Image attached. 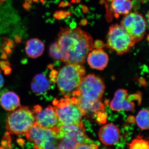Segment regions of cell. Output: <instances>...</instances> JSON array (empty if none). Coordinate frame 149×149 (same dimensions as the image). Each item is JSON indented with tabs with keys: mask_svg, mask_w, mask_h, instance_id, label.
Masks as SVG:
<instances>
[{
	"mask_svg": "<svg viewBox=\"0 0 149 149\" xmlns=\"http://www.w3.org/2000/svg\"><path fill=\"white\" fill-rule=\"evenodd\" d=\"M35 123L32 110L27 107H20L8 114L6 128L9 134L23 135L27 133Z\"/></svg>",
	"mask_w": 149,
	"mask_h": 149,
	"instance_id": "4",
	"label": "cell"
},
{
	"mask_svg": "<svg viewBox=\"0 0 149 149\" xmlns=\"http://www.w3.org/2000/svg\"><path fill=\"white\" fill-rule=\"evenodd\" d=\"M4 85V78L0 70V89L2 88Z\"/></svg>",
	"mask_w": 149,
	"mask_h": 149,
	"instance_id": "24",
	"label": "cell"
},
{
	"mask_svg": "<svg viewBox=\"0 0 149 149\" xmlns=\"http://www.w3.org/2000/svg\"><path fill=\"white\" fill-rule=\"evenodd\" d=\"M75 149H99V146L93 143H82L78 144Z\"/></svg>",
	"mask_w": 149,
	"mask_h": 149,
	"instance_id": "21",
	"label": "cell"
},
{
	"mask_svg": "<svg viewBox=\"0 0 149 149\" xmlns=\"http://www.w3.org/2000/svg\"><path fill=\"white\" fill-rule=\"evenodd\" d=\"M60 140L58 149H75L82 143L93 141L86 135L84 127L72 124H62L58 128Z\"/></svg>",
	"mask_w": 149,
	"mask_h": 149,
	"instance_id": "7",
	"label": "cell"
},
{
	"mask_svg": "<svg viewBox=\"0 0 149 149\" xmlns=\"http://www.w3.org/2000/svg\"><path fill=\"white\" fill-rule=\"evenodd\" d=\"M49 54L51 57L54 59L61 61V54L59 47L56 41L52 43L50 46Z\"/></svg>",
	"mask_w": 149,
	"mask_h": 149,
	"instance_id": "20",
	"label": "cell"
},
{
	"mask_svg": "<svg viewBox=\"0 0 149 149\" xmlns=\"http://www.w3.org/2000/svg\"><path fill=\"white\" fill-rule=\"evenodd\" d=\"M6 0H0V5H1V4L3 3Z\"/></svg>",
	"mask_w": 149,
	"mask_h": 149,
	"instance_id": "25",
	"label": "cell"
},
{
	"mask_svg": "<svg viewBox=\"0 0 149 149\" xmlns=\"http://www.w3.org/2000/svg\"><path fill=\"white\" fill-rule=\"evenodd\" d=\"M135 44L136 42L121 25L113 24L109 27L107 35V46L118 55L128 52Z\"/></svg>",
	"mask_w": 149,
	"mask_h": 149,
	"instance_id": "8",
	"label": "cell"
},
{
	"mask_svg": "<svg viewBox=\"0 0 149 149\" xmlns=\"http://www.w3.org/2000/svg\"><path fill=\"white\" fill-rule=\"evenodd\" d=\"M105 45L101 40H97L95 41V42L93 43L94 48H95L96 49H102Z\"/></svg>",
	"mask_w": 149,
	"mask_h": 149,
	"instance_id": "22",
	"label": "cell"
},
{
	"mask_svg": "<svg viewBox=\"0 0 149 149\" xmlns=\"http://www.w3.org/2000/svg\"><path fill=\"white\" fill-rule=\"evenodd\" d=\"M36 124L43 128L54 129L59 127L61 124L54 107L48 106L45 108L37 105L32 110Z\"/></svg>",
	"mask_w": 149,
	"mask_h": 149,
	"instance_id": "10",
	"label": "cell"
},
{
	"mask_svg": "<svg viewBox=\"0 0 149 149\" xmlns=\"http://www.w3.org/2000/svg\"><path fill=\"white\" fill-rule=\"evenodd\" d=\"M69 12H67L65 11H58L55 14V17L57 18H64L67 16L68 15L70 14Z\"/></svg>",
	"mask_w": 149,
	"mask_h": 149,
	"instance_id": "23",
	"label": "cell"
},
{
	"mask_svg": "<svg viewBox=\"0 0 149 149\" xmlns=\"http://www.w3.org/2000/svg\"><path fill=\"white\" fill-rule=\"evenodd\" d=\"M51 82L45 73L36 74L31 81L32 91L37 95H44L50 90Z\"/></svg>",
	"mask_w": 149,
	"mask_h": 149,
	"instance_id": "14",
	"label": "cell"
},
{
	"mask_svg": "<svg viewBox=\"0 0 149 149\" xmlns=\"http://www.w3.org/2000/svg\"><path fill=\"white\" fill-rule=\"evenodd\" d=\"M58 128H43L35 123L25 135L34 144L35 149H58L60 140Z\"/></svg>",
	"mask_w": 149,
	"mask_h": 149,
	"instance_id": "6",
	"label": "cell"
},
{
	"mask_svg": "<svg viewBox=\"0 0 149 149\" xmlns=\"http://www.w3.org/2000/svg\"><path fill=\"white\" fill-rule=\"evenodd\" d=\"M87 61L91 68L102 70L107 65L109 56L102 49H95L88 54Z\"/></svg>",
	"mask_w": 149,
	"mask_h": 149,
	"instance_id": "13",
	"label": "cell"
},
{
	"mask_svg": "<svg viewBox=\"0 0 149 149\" xmlns=\"http://www.w3.org/2000/svg\"><path fill=\"white\" fill-rule=\"evenodd\" d=\"M120 137L119 128L113 123H109L103 125L99 130L100 141L106 146H112L116 143Z\"/></svg>",
	"mask_w": 149,
	"mask_h": 149,
	"instance_id": "12",
	"label": "cell"
},
{
	"mask_svg": "<svg viewBox=\"0 0 149 149\" xmlns=\"http://www.w3.org/2000/svg\"><path fill=\"white\" fill-rule=\"evenodd\" d=\"M105 89V86L101 78L95 74H89L83 77L71 95L86 115L91 104L101 100Z\"/></svg>",
	"mask_w": 149,
	"mask_h": 149,
	"instance_id": "2",
	"label": "cell"
},
{
	"mask_svg": "<svg viewBox=\"0 0 149 149\" xmlns=\"http://www.w3.org/2000/svg\"><path fill=\"white\" fill-rule=\"evenodd\" d=\"M64 97L53 102L60 123L84 127L82 121V117L85 116L84 113L70 97Z\"/></svg>",
	"mask_w": 149,
	"mask_h": 149,
	"instance_id": "5",
	"label": "cell"
},
{
	"mask_svg": "<svg viewBox=\"0 0 149 149\" xmlns=\"http://www.w3.org/2000/svg\"><path fill=\"white\" fill-rule=\"evenodd\" d=\"M111 8L115 17L118 18L120 15H126L130 12L133 5L131 0H111Z\"/></svg>",
	"mask_w": 149,
	"mask_h": 149,
	"instance_id": "17",
	"label": "cell"
},
{
	"mask_svg": "<svg viewBox=\"0 0 149 149\" xmlns=\"http://www.w3.org/2000/svg\"><path fill=\"white\" fill-rule=\"evenodd\" d=\"M133 100H139V96L137 93L128 96L127 90L119 89L116 92L110 107L114 111L124 110L126 111H133L135 107V104L132 101Z\"/></svg>",
	"mask_w": 149,
	"mask_h": 149,
	"instance_id": "11",
	"label": "cell"
},
{
	"mask_svg": "<svg viewBox=\"0 0 149 149\" xmlns=\"http://www.w3.org/2000/svg\"><path fill=\"white\" fill-rule=\"evenodd\" d=\"M45 48V44L42 41L38 38H32L26 42L25 50L29 57L36 58L42 55Z\"/></svg>",
	"mask_w": 149,
	"mask_h": 149,
	"instance_id": "16",
	"label": "cell"
},
{
	"mask_svg": "<svg viewBox=\"0 0 149 149\" xmlns=\"http://www.w3.org/2000/svg\"><path fill=\"white\" fill-rule=\"evenodd\" d=\"M57 42L61 54V61L66 64H82L94 48L93 39L80 27L61 28Z\"/></svg>",
	"mask_w": 149,
	"mask_h": 149,
	"instance_id": "1",
	"label": "cell"
},
{
	"mask_svg": "<svg viewBox=\"0 0 149 149\" xmlns=\"http://www.w3.org/2000/svg\"><path fill=\"white\" fill-rule=\"evenodd\" d=\"M128 149H149L148 141L140 136H137L129 144Z\"/></svg>",
	"mask_w": 149,
	"mask_h": 149,
	"instance_id": "19",
	"label": "cell"
},
{
	"mask_svg": "<svg viewBox=\"0 0 149 149\" xmlns=\"http://www.w3.org/2000/svg\"><path fill=\"white\" fill-rule=\"evenodd\" d=\"M20 102L18 95L12 91L4 93L0 97V104L3 109L8 111L16 109L20 105Z\"/></svg>",
	"mask_w": 149,
	"mask_h": 149,
	"instance_id": "15",
	"label": "cell"
},
{
	"mask_svg": "<svg viewBox=\"0 0 149 149\" xmlns=\"http://www.w3.org/2000/svg\"><path fill=\"white\" fill-rule=\"evenodd\" d=\"M136 121L139 128L143 130L149 129V111L147 109L140 111L136 118Z\"/></svg>",
	"mask_w": 149,
	"mask_h": 149,
	"instance_id": "18",
	"label": "cell"
},
{
	"mask_svg": "<svg viewBox=\"0 0 149 149\" xmlns=\"http://www.w3.org/2000/svg\"><path fill=\"white\" fill-rule=\"evenodd\" d=\"M121 25L136 43L143 38L146 34L147 23L141 14L135 12L129 13L123 18Z\"/></svg>",
	"mask_w": 149,
	"mask_h": 149,
	"instance_id": "9",
	"label": "cell"
},
{
	"mask_svg": "<svg viewBox=\"0 0 149 149\" xmlns=\"http://www.w3.org/2000/svg\"><path fill=\"white\" fill-rule=\"evenodd\" d=\"M86 74L81 64H67L57 72L56 82L61 93L64 97H70L78 88Z\"/></svg>",
	"mask_w": 149,
	"mask_h": 149,
	"instance_id": "3",
	"label": "cell"
}]
</instances>
